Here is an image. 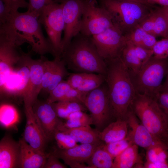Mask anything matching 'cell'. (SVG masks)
<instances>
[{
	"mask_svg": "<svg viewBox=\"0 0 168 168\" xmlns=\"http://www.w3.org/2000/svg\"><path fill=\"white\" fill-rule=\"evenodd\" d=\"M38 18L27 11L13 12L6 24L0 25V35L15 44L17 47L28 43L32 50L41 55L53 51L48 39L44 36Z\"/></svg>",
	"mask_w": 168,
	"mask_h": 168,
	"instance_id": "6da1fadb",
	"label": "cell"
},
{
	"mask_svg": "<svg viewBox=\"0 0 168 168\" xmlns=\"http://www.w3.org/2000/svg\"><path fill=\"white\" fill-rule=\"evenodd\" d=\"M105 61V82L112 118L125 119L136 93L128 70L120 57Z\"/></svg>",
	"mask_w": 168,
	"mask_h": 168,
	"instance_id": "7a4b0ae2",
	"label": "cell"
},
{
	"mask_svg": "<svg viewBox=\"0 0 168 168\" xmlns=\"http://www.w3.org/2000/svg\"><path fill=\"white\" fill-rule=\"evenodd\" d=\"M61 58L74 72L106 75L105 62L98 53L91 36L78 33L64 50Z\"/></svg>",
	"mask_w": 168,
	"mask_h": 168,
	"instance_id": "3957f363",
	"label": "cell"
},
{
	"mask_svg": "<svg viewBox=\"0 0 168 168\" xmlns=\"http://www.w3.org/2000/svg\"><path fill=\"white\" fill-rule=\"evenodd\" d=\"M130 108L156 138L164 141L168 137V120L156 99L136 93Z\"/></svg>",
	"mask_w": 168,
	"mask_h": 168,
	"instance_id": "277c9868",
	"label": "cell"
},
{
	"mask_svg": "<svg viewBox=\"0 0 168 168\" xmlns=\"http://www.w3.org/2000/svg\"><path fill=\"white\" fill-rule=\"evenodd\" d=\"M101 6L109 12L115 25L124 35L138 26L152 11V7L126 0H101Z\"/></svg>",
	"mask_w": 168,
	"mask_h": 168,
	"instance_id": "5b68a950",
	"label": "cell"
},
{
	"mask_svg": "<svg viewBox=\"0 0 168 168\" xmlns=\"http://www.w3.org/2000/svg\"><path fill=\"white\" fill-rule=\"evenodd\" d=\"M167 59L152 56L136 73L130 74L136 93L156 99L168 72Z\"/></svg>",
	"mask_w": 168,
	"mask_h": 168,
	"instance_id": "8992f818",
	"label": "cell"
},
{
	"mask_svg": "<svg viewBox=\"0 0 168 168\" xmlns=\"http://www.w3.org/2000/svg\"><path fill=\"white\" fill-rule=\"evenodd\" d=\"M44 26L51 45L54 58H61L62 54V34L65 24L61 4L55 2L45 6L38 17Z\"/></svg>",
	"mask_w": 168,
	"mask_h": 168,
	"instance_id": "52a82bcc",
	"label": "cell"
},
{
	"mask_svg": "<svg viewBox=\"0 0 168 168\" xmlns=\"http://www.w3.org/2000/svg\"><path fill=\"white\" fill-rule=\"evenodd\" d=\"M105 82L86 95L83 105L90 113L93 124L101 131L112 118L109 100L107 87Z\"/></svg>",
	"mask_w": 168,
	"mask_h": 168,
	"instance_id": "ba28073f",
	"label": "cell"
},
{
	"mask_svg": "<svg viewBox=\"0 0 168 168\" xmlns=\"http://www.w3.org/2000/svg\"><path fill=\"white\" fill-rule=\"evenodd\" d=\"M96 0H86L82 14L80 33L91 36L102 32L114 25L109 12L96 6Z\"/></svg>",
	"mask_w": 168,
	"mask_h": 168,
	"instance_id": "9c48e42d",
	"label": "cell"
},
{
	"mask_svg": "<svg viewBox=\"0 0 168 168\" xmlns=\"http://www.w3.org/2000/svg\"><path fill=\"white\" fill-rule=\"evenodd\" d=\"M91 39L99 54L105 60L120 57L127 42L124 34L115 24L91 36Z\"/></svg>",
	"mask_w": 168,
	"mask_h": 168,
	"instance_id": "30bf717a",
	"label": "cell"
},
{
	"mask_svg": "<svg viewBox=\"0 0 168 168\" xmlns=\"http://www.w3.org/2000/svg\"><path fill=\"white\" fill-rule=\"evenodd\" d=\"M86 1H54L55 2L60 3L62 5L65 24L64 35L62 41V54L73 38L80 33L82 14Z\"/></svg>",
	"mask_w": 168,
	"mask_h": 168,
	"instance_id": "8fae6325",
	"label": "cell"
},
{
	"mask_svg": "<svg viewBox=\"0 0 168 168\" xmlns=\"http://www.w3.org/2000/svg\"><path fill=\"white\" fill-rule=\"evenodd\" d=\"M20 58L29 70L28 82L22 93L25 107L32 106L42 89L44 58L41 56L40 59H34L29 54L21 50Z\"/></svg>",
	"mask_w": 168,
	"mask_h": 168,
	"instance_id": "7c38bea8",
	"label": "cell"
},
{
	"mask_svg": "<svg viewBox=\"0 0 168 168\" xmlns=\"http://www.w3.org/2000/svg\"><path fill=\"white\" fill-rule=\"evenodd\" d=\"M102 144H81L68 149L55 148L52 153L71 168H89L84 163L86 162L95 151Z\"/></svg>",
	"mask_w": 168,
	"mask_h": 168,
	"instance_id": "4fadbf2b",
	"label": "cell"
},
{
	"mask_svg": "<svg viewBox=\"0 0 168 168\" xmlns=\"http://www.w3.org/2000/svg\"><path fill=\"white\" fill-rule=\"evenodd\" d=\"M37 121L48 140L54 134L62 121L59 119L51 104L37 100L32 106Z\"/></svg>",
	"mask_w": 168,
	"mask_h": 168,
	"instance_id": "5bb4252c",
	"label": "cell"
},
{
	"mask_svg": "<svg viewBox=\"0 0 168 168\" xmlns=\"http://www.w3.org/2000/svg\"><path fill=\"white\" fill-rule=\"evenodd\" d=\"M5 37L0 36V89L6 83L12 72L14 65L20 59L21 50Z\"/></svg>",
	"mask_w": 168,
	"mask_h": 168,
	"instance_id": "9a60e30c",
	"label": "cell"
},
{
	"mask_svg": "<svg viewBox=\"0 0 168 168\" xmlns=\"http://www.w3.org/2000/svg\"><path fill=\"white\" fill-rule=\"evenodd\" d=\"M125 119L129 128L126 137L133 144L147 149L161 141L157 139L141 123L130 108Z\"/></svg>",
	"mask_w": 168,
	"mask_h": 168,
	"instance_id": "2e32d148",
	"label": "cell"
},
{
	"mask_svg": "<svg viewBox=\"0 0 168 168\" xmlns=\"http://www.w3.org/2000/svg\"><path fill=\"white\" fill-rule=\"evenodd\" d=\"M25 108L26 124L23 138L34 148L45 152L46 142L48 140L37 121L32 106Z\"/></svg>",
	"mask_w": 168,
	"mask_h": 168,
	"instance_id": "e0dca14e",
	"label": "cell"
},
{
	"mask_svg": "<svg viewBox=\"0 0 168 168\" xmlns=\"http://www.w3.org/2000/svg\"><path fill=\"white\" fill-rule=\"evenodd\" d=\"M138 26L156 37L168 38V22L161 7H154Z\"/></svg>",
	"mask_w": 168,
	"mask_h": 168,
	"instance_id": "ac0fdd59",
	"label": "cell"
},
{
	"mask_svg": "<svg viewBox=\"0 0 168 168\" xmlns=\"http://www.w3.org/2000/svg\"><path fill=\"white\" fill-rule=\"evenodd\" d=\"M19 142L20 148L19 168H44L49 154L36 150L22 138Z\"/></svg>",
	"mask_w": 168,
	"mask_h": 168,
	"instance_id": "d6986e66",
	"label": "cell"
},
{
	"mask_svg": "<svg viewBox=\"0 0 168 168\" xmlns=\"http://www.w3.org/2000/svg\"><path fill=\"white\" fill-rule=\"evenodd\" d=\"M20 154L19 142L3 137L0 142V168H19Z\"/></svg>",
	"mask_w": 168,
	"mask_h": 168,
	"instance_id": "ffe728a7",
	"label": "cell"
},
{
	"mask_svg": "<svg viewBox=\"0 0 168 168\" xmlns=\"http://www.w3.org/2000/svg\"><path fill=\"white\" fill-rule=\"evenodd\" d=\"M62 122L58 130L69 134L77 142L81 144H104L100 138V132L96 129L92 128L90 126L68 128L63 126Z\"/></svg>",
	"mask_w": 168,
	"mask_h": 168,
	"instance_id": "44dd1931",
	"label": "cell"
},
{
	"mask_svg": "<svg viewBox=\"0 0 168 168\" xmlns=\"http://www.w3.org/2000/svg\"><path fill=\"white\" fill-rule=\"evenodd\" d=\"M126 119H118L110 123L100 132V140L105 143L118 141L125 138L128 132Z\"/></svg>",
	"mask_w": 168,
	"mask_h": 168,
	"instance_id": "7402d4cb",
	"label": "cell"
},
{
	"mask_svg": "<svg viewBox=\"0 0 168 168\" xmlns=\"http://www.w3.org/2000/svg\"><path fill=\"white\" fill-rule=\"evenodd\" d=\"M144 168L138 153V146L133 144L114 160L113 168Z\"/></svg>",
	"mask_w": 168,
	"mask_h": 168,
	"instance_id": "603a6c76",
	"label": "cell"
},
{
	"mask_svg": "<svg viewBox=\"0 0 168 168\" xmlns=\"http://www.w3.org/2000/svg\"><path fill=\"white\" fill-rule=\"evenodd\" d=\"M127 41L134 45L152 49L156 42V37L146 32L138 25L125 35Z\"/></svg>",
	"mask_w": 168,
	"mask_h": 168,
	"instance_id": "cb8c5ba5",
	"label": "cell"
},
{
	"mask_svg": "<svg viewBox=\"0 0 168 168\" xmlns=\"http://www.w3.org/2000/svg\"><path fill=\"white\" fill-rule=\"evenodd\" d=\"M120 58L130 74L137 73L142 67V63L136 53L133 45L129 41H127Z\"/></svg>",
	"mask_w": 168,
	"mask_h": 168,
	"instance_id": "d4e9b609",
	"label": "cell"
},
{
	"mask_svg": "<svg viewBox=\"0 0 168 168\" xmlns=\"http://www.w3.org/2000/svg\"><path fill=\"white\" fill-rule=\"evenodd\" d=\"M103 144L95 151L86 162L89 168H113L114 159L103 148Z\"/></svg>",
	"mask_w": 168,
	"mask_h": 168,
	"instance_id": "484cf974",
	"label": "cell"
},
{
	"mask_svg": "<svg viewBox=\"0 0 168 168\" xmlns=\"http://www.w3.org/2000/svg\"><path fill=\"white\" fill-rule=\"evenodd\" d=\"M51 104L58 117L64 119L72 113L80 111L85 112L87 110L83 104L74 101H59Z\"/></svg>",
	"mask_w": 168,
	"mask_h": 168,
	"instance_id": "4316f807",
	"label": "cell"
},
{
	"mask_svg": "<svg viewBox=\"0 0 168 168\" xmlns=\"http://www.w3.org/2000/svg\"><path fill=\"white\" fill-rule=\"evenodd\" d=\"M147 150V161L150 162H168V153L164 143L158 141Z\"/></svg>",
	"mask_w": 168,
	"mask_h": 168,
	"instance_id": "83f0119b",
	"label": "cell"
},
{
	"mask_svg": "<svg viewBox=\"0 0 168 168\" xmlns=\"http://www.w3.org/2000/svg\"><path fill=\"white\" fill-rule=\"evenodd\" d=\"M62 125L68 128H73L93 124L90 115L84 111H77L70 114Z\"/></svg>",
	"mask_w": 168,
	"mask_h": 168,
	"instance_id": "f1b7e54d",
	"label": "cell"
},
{
	"mask_svg": "<svg viewBox=\"0 0 168 168\" xmlns=\"http://www.w3.org/2000/svg\"><path fill=\"white\" fill-rule=\"evenodd\" d=\"M106 75L95 73H88L80 86L77 89L87 94L98 87L105 81Z\"/></svg>",
	"mask_w": 168,
	"mask_h": 168,
	"instance_id": "f546056e",
	"label": "cell"
},
{
	"mask_svg": "<svg viewBox=\"0 0 168 168\" xmlns=\"http://www.w3.org/2000/svg\"><path fill=\"white\" fill-rule=\"evenodd\" d=\"M0 123L3 127H9L16 123L18 119L16 110L12 105L3 104L0 106Z\"/></svg>",
	"mask_w": 168,
	"mask_h": 168,
	"instance_id": "4dcf8cb0",
	"label": "cell"
},
{
	"mask_svg": "<svg viewBox=\"0 0 168 168\" xmlns=\"http://www.w3.org/2000/svg\"><path fill=\"white\" fill-rule=\"evenodd\" d=\"M61 59V58H55L54 60L50 61L44 58L42 90L46 91Z\"/></svg>",
	"mask_w": 168,
	"mask_h": 168,
	"instance_id": "1f68e13d",
	"label": "cell"
},
{
	"mask_svg": "<svg viewBox=\"0 0 168 168\" xmlns=\"http://www.w3.org/2000/svg\"><path fill=\"white\" fill-rule=\"evenodd\" d=\"M133 144L127 137L116 142L104 144L103 148L114 159L127 148Z\"/></svg>",
	"mask_w": 168,
	"mask_h": 168,
	"instance_id": "d6a6232c",
	"label": "cell"
},
{
	"mask_svg": "<svg viewBox=\"0 0 168 168\" xmlns=\"http://www.w3.org/2000/svg\"><path fill=\"white\" fill-rule=\"evenodd\" d=\"M72 88L67 81L63 80L49 93L46 101L50 104L62 101Z\"/></svg>",
	"mask_w": 168,
	"mask_h": 168,
	"instance_id": "836d02e7",
	"label": "cell"
},
{
	"mask_svg": "<svg viewBox=\"0 0 168 168\" xmlns=\"http://www.w3.org/2000/svg\"><path fill=\"white\" fill-rule=\"evenodd\" d=\"M54 138L56 142L58 148L60 149H69L78 145L70 135L58 130L55 132Z\"/></svg>",
	"mask_w": 168,
	"mask_h": 168,
	"instance_id": "e575fe53",
	"label": "cell"
},
{
	"mask_svg": "<svg viewBox=\"0 0 168 168\" xmlns=\"http://www.w3.org/2000/svg\"><path fill=\"white\" fill-rule=\"evenodd\" d=\"M66 64L61 59L46 91L49 93L63 80V78L69 74L66 68Z\"/></svg>",
	"mask_w": 168,
	"mask_h": 168,
	"instance_id": "d590c367",
	"label": "cell"
},
{
	"mask_svg": "<svg viewBox=\"0 0 168 168\" xmlns=\"http://www.w3.org/2000/svg\"><path fill=\"white\" fill-rule=\"evenodd\" d=\"M54 0H28V11L38 18L42 8L45 6L54 2Z\"/></svg>",
	"mask_w": 168,
	"mask_h": 168,
	"instance_id": "8d00e7d4",
	"label": "cell"
},
{
	"mask_svg": "<svg viewBox=\"0 0 168 168\" xmlns=\"http://www.w3.org/2000/svg\"><path fill=\"white\" fill-rule=\"evenodd\" d=\"M152 50L153 56L157 58H161L163 54L168 50V38H164L157 41Z\"/></svg>",
	"mask_w": 168,
	"mask_h": 168,
	"instance_id": "74e56055",
	"label": "cell"
},
{
	"mask_svg": "<svg viewBox=\"0 0 168 168\" xmlns=\"http://www.w3.org/2000/svg\"><path fill=\"white\" fill-rule=\"evenodd\" d=\"M88 73L85 72L70 73L67 81L72 88L77 89L82 84Z\"/></svg>",
	"mask_w": 168,
	"mask_h": 168,
	"instance_id": "f35d334b",
	"label": "cell"
},
{
	"mask_svg": "<svg viewBox=\"0 0 168 168\" xmlns=\"http://www.w3.org/2000/svg\"><path fill=\"white\" fill-rule=\"evenodd\" d=\"M156 99L168 120V90L161 89Z\"/></svg>",
	"mask_w": 168,
	"mask_h": 168,
	"instance_id": "ab89813d",
	"label": "cell"
},
{
	"mask_svg": "<svg viewBox=\"0 0 168 168\" xmlns=\"http://www.w3.org/2000/svg\"><path fill=\"white\" fill-rule=\"evenodd\" d=\"M133 46L136 53L141 62L142 66L153 56V51L141 46L134 45Z\"/></svg>",
	"mask_w": 168,
	"mask_h": 168,
	"instance_id": "60d3db41",
	"label": "cell"
},
{
	"mask_svg": "<svg viewBox=\"0 0 168 168\" xmlns=\"http://www.w3.org/2000/svg\"><path fill=\"white\" fill-rule=\"evenodd\" d=\"M13 12L2 0H0V25L8 21Z\"/></svg>",
	"mask_w": 168,
	"mask_h": 168,
	"instance_id": "b9f144b4",
	"label": "cell"
},
{
	"mask_svg": "<svg viewBox=\"0 0 168 168\" xmlns=\"http://www.w3.org/2000/svg\"><path fill=\"white\" fill-rule=\"evenodd\" d=\"M58 157L52 152L49 153L44 168H65L67 167L61 163Z\"/></svg>",
	"mask_w": 168,
	"mask_h": 168,
	"instance_id": "7bdbcfd3",
	"label": "cell"
},
{
	"mask_svg": "<svg viewBox=\"0 0 168 168\" xmlns=\"http://www.w3.org/2000/svg\"><path fill=\"white\" fill-rule=\"evenodd\" d=\"M13 11H18L20 8H27L28 2L26 0H2Z\"/></svg>",
	"mask_w": 168,
	"mask_h": 168,
	"instance_id": "ee69618b",
	"label": "cell"
},
{
	"mask_svg": "<svg viewBox=\"0 0 168 168\" xmlns=\"http://www.w3.org/2000/svg\"><path fill=\"white\" fill-rule=\"evenodd\" d=\"M142 3L148 6L152 7L158 4L162 7L168 6V0H141Z\"/></svg>",
	"mask_w": 168,
	"mask_h": 168,
	"instance_id": "f6af8a7d",
	"label": "cell"
},
{
	"mask_svg": "<svg viewBox=\"0 0 168 168\" xmlns=\"http://www.w3.org/2000/svg\"><path fill=\"white\" fill-rule=\"evenodd\" d=\"M145 168H168V162H150L147 161L144 164Z\"/></svg>",
	"mask_w": 168,
	"mask_h": 168,
	"instance_id": "bcb514c9",
	"label": "cell"
},
{
	"mask_svg": "<svg viewBox=\"0 0 168 168\" xmlns=\"http://www.w3.org/2000/svg\"><path fill=\"white\" fill-rule=\"evenodd\" d=\"M161 89L168 90V72L165 82L162 85Z\"/></svg>",
	"mask_w": 168,
	"mask_h": 168,
	"instance_id": "7dc6e473",
	"label": "cell"
},
{
	"mask_svg": "<svg viewBox=\"0 0 168 168\" xmlns=\"http://www.w3.org/2000/svg\"><path fill=\"white\" fill-rule=\"evenodd\" d=\"M161 7L166 16L168 24V6Z\"/></svg>",
	"mask_w": 168,
	"mask_h": 168,
	"instance_id": "c3c4849f",
	"label": "cell"
},
{
	"mask_svg": "<svg viewBox=\"0 0 168 168\" xmlns=\"http://www.w3.org/2000/svg\"><path fill=\"white\" fill-rule=\"evenodd\" d=\"M161 58L167 59L168 58V50L163 54Z\"/></svg>",
	"mask_w": 168,
	"mask_h": 168,
	"instance_id": "681fc988",
	"label": "cell"
},
{
	"mask_svg": "<svg viewBox=\"0 0 168 168\" xmlns=\"http://www.w3.org/2000/svg\"><path fill=\"white\" fill-rule=\"evenodd\" d=\"M163 142L166 145L168 153V137L163 141Z\"/></svg>",
	"mask_w": 168,
	"mask_h": 168,
	"instance_id": "f907efd6",
	"label": "cell"
},
{
	"mask_svg": "<svg viewBox=\"0 0 168 168\" xmlns=\"http://www.w3.org/2000/svg\"><path fill=\"white\" fill-rule=\"evenodd\" d=\"M126 0L132 1H135V2H138L142 3L141 0Z\"/></svg>",
	"mask_w": 168,
	"mask_h": 168,
	"instance_id": "816d5d0a",
	"label": "cell"
},
{
	"mask_svg": "<svg viewBox=\"0 0 168 168\" xmlns=\"http://www.w3.org/2000/svg\"></svg>",
	"mask_w": 168,
	"mask_h": 168,
	"instance_id": "f5cc1de1",
	"label": "cell"
}]
</instances>
